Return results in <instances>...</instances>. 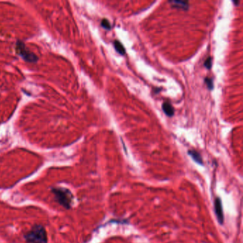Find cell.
Returning <instances> with one entry per match:
<instances>
[{
  "label": "cell",
  "mask_w": 243,
  "mask_h": 243,
  "mask_svg": "<svg viewBox=\"0 0 243 243\" xmlns=\"http://www.w3.org/2000/svg\"><path fill=\"white\" fill-rule=\"evenodd\" d=\"M51 192L54 195L55 199L59 205L66 209L71 208L74 200L71 191L65 188H54Z\"/></svg>",
  "instance_id": "cell-1"
},
{
  "label": "cell",
  "mask_w": 243,
  "mask_h": 243,
  "mask_svg": "<svg viewBox=\"0 0 243 243\" xmlns=\"http://www.w3.org/2000/svg\"><path fill=\"white\" fill-rule=\"evenodd\" d=\"M25 239L28 243H47L46 232L42 225H34L25 235Z\"/></svg>",
  "instance_id": "cell-2"
},
{
  "label": "cell",
  "mask_w": 243,
  "mask_h": 243,
  "mask_svg": "<svg viewBox=\"0 0 243 243\" xmlns=\"http://www.w3.org/2000/svg\"><path fill=\"white\" fill-rule=\"evenodd\" d=\"M16 51H17V54L22 56V58L27 62H34L37 61L36 56L27 50L25 44L21 42H18L16 44Z\"/></svg>",
  "instance_id": "cell-3"
},
{
  "label": "cell",
  "mask_w": 243,
  "mask_h": 243,
  "mask_svg": "<svg viewBox=\"0 0 243 243\" xmlns=\"http://www.w3.org/2000/svg\"><path fill=\"white\" fill-rule=\"evenodd\" d=\"M215 211H216V216L218 219L219 222L222 224L224 220L223 210H222L221 200L219 198H216V200H215Z\"/></svg>",
  "instance_id": "cell-4"
},
{
  "label": "cell",
  "mask_w": 243,
  "mask_h": 243,
  "mask_svg": "<svg viewBox=\"0 0 243 243\" xmlns=\"http://www.w3.org/2000/svg\"><path fill=\"white\" fill-rule=\"evenodd\" d=\"M162 108L163 111H164V113L167 115V116H169V117L173 116L175 111H174L172 106L170 104V103H164L162 106Z\"/></svg>",
  "instance_id": "cell-5"
},
{
  "label": "cell",
  "mask_w": 243,
  "mask_h": 243,
  "mask_svg": "<svg viewBox=\"0 0 243 243\" xmlns=\"http://www.w3.org/2000/svg\"><path fill=\"white\" fill-rule=\"evenodd\" d=\"M188 153L196 163L201 165L203 164V158H202V156L198 151H195V150H190V151H188Z\"/></svg>",
  "instance_id": "cell-6"
},
{
  "label": "cell",
  "mask_w": 243,
  "mask_h": 243,
  "mask_svg": "<svg viewBox=\"0 0 243 243\" xmlns=\"http://www.w3.org/2000/svg\"><path fill=\"white\" fill-rule=\"evenodd\" d=\"M172 4V6L177 8H181L183 9H188V1H170Z\"/></svg>",
  "instance_id": "cell-7"
},
{
  "label": "cell",
  "mask_w": 243,
  "mask_h": 243,
  "mask_svg": "<svg viewBox=\"0 0 243 243\" xmlns=\"http://www.w3.org/2000/svg\"><path fill=\"white\" fill-rule=\"evenodd\" d=\"M114 45L115 49L116 50V51H117L118 53H119L120 54H121V55L125 54V53H126L125 48H124L123 45L120 43L119 41H118V40L115 41V42H114Z\"/></svg>",
  "instance_id": "cell-8"
},
{
  "label": "cell",
  "mask_w": 243,
  "mask_h": 243,
  "mask_svg": "<svg viewBox=\"0 0 243 243\" xmlns=\"http://www.w3.org/2000/svg\"><path fill=\"white\" fill-rule=\"evenodd\" d=\"M101 26L102 27H103L106 29H108V30H110L111 29V25L110 24V22L108 19H103L101 21Z\"/></svg>",
  "instance_id": "cell-9"
},
{
  "label": "cell",
  "mask_w": 243,
  "mask_h": 243,
  "mask_svg": "<svg viewBox=\"0 0 243 243\" xmlns=\"http://www.w3.org/2000/svg\"><path fill=\"white\" fill-rule=\"evenodd\" d=\"M205 82L207 84V88H208L210 90H213V81L212 80V79H210V78H208V77H206L205 79Z\"/></svg>",
  "instance_id": "cell-10"
},
{
  "label": "cell",
  "mask_w": 243,
  "mask_h": 243,
  "mask_svg": "<svg viewBox=\"0 0 243 243\" xmlns=\"http://www.w3.org/2000/svg\"><path fill=\"white\" fill-rule=\"evenodd\" d=\"M204 66H205L207 69H210V68L212 67V58H211V57H208V58L206 59V61L205 62V64H204Z\"/></svg>",
  "instance_id": "cell-11"
}]
</instances>
